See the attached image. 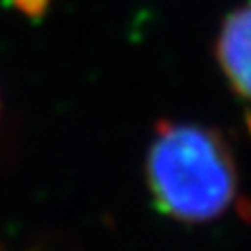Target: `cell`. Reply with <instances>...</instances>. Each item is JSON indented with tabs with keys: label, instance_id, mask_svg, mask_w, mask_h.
<instances>
[{
	"label": "cell",
	"instance_id": "cell-2",
	"mask_svg": "<svg viewBox=\"0 0 251 251\" xmlns=\"http://www.w3.org/2000/svg\"><path fill=\"white\" fill-rule=\"evenodd\" d=\"M216 57L232 90L251 100V2L230 13L222 23Z\"/></svg>",
	"mask_w": 251,
	"mask_h": 251
},
{
	"label": "cell",
	"instance_id": "cell-4",
	"mask_svg": "<svg viewBox=\"0 0 251 251\" xmlns=\"http://www.w3.org/2000/svg\"><path fill=\"white\" fill-rule=\"evenodd\" d=\"M247 124H249V130H251V115H249V120H247Z\"/></svg>",
	"mask_w": 251,
	"mask_h": 251
},
{
	"label": "cell",
	"instance_id": "cell-3",
	"mask_svg": "<svg viewBox=\"0 0 251 251\" xmlns=\"http://www.w3.org/2000/svg\"><path fill=\"white\" fill-rule=\"evenodd\" d=\"M13 4L17 6V11H21L25 17H42L49 9L50 0H13Z\"/></svg>",
	"mask_w": 251,
	"mask_h": 251
},
{
	"label": "cell",
	"instance_id": "cell-1",
	"mask_svg": "<svg viewBox=\"0 0 251 251\" xmlns=\"http://www.w3.org/2000/svg\"><path fill=\"white\" fill-rule=\"evenodd\" d=\"M145 170L155 205L180 222L216 220L237 199L232 151L207 126L159 122Z\"/></svg>",
	"mask_w": 251,
	"mask_h": 251
}]
</instances>
